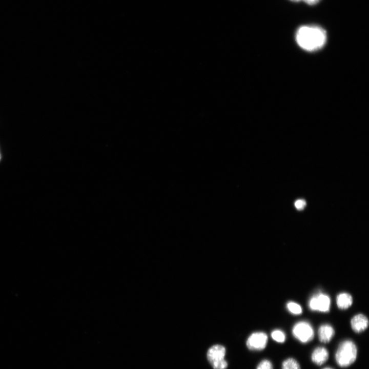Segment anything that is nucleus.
<instances>
[{"label": "nucleus", "mask_w": 369, "mask_h": 369, "mask_svg": "<svg viewBox=\"0 0 369 369\" xmlns=\"http://www.w3.org/2000/svg\"><path fill=\"white\" fill-rule=\"evenodd\" d=\"M326 33L322 27L316 25L300 27L296 32V39L298 45L309 51L321 48L326 41Z\"/></svg>", "instance_id": "f257e3e1"}, {"label": "nucleus", "mask_w": 369, "mask_h": 369, "mask_svg": "<svg viewBox=\"0 0 369 369\" xmlns=\"http://www.w3.org/2000/svg\"><path fill=\"white\" fill-rule=\"evenodd\" d=\"M336 302L339 309L345 310L352 304L353 298L350 294L341 293L337 296Z\"/></svg>", "instance_id": "9d476101"}, {"label": "nucleus", "mask_w": 369, "mask_h": 369, "mask_svg": "<svg viewBox=\"0 0 369 369\" xmlns=\"http://www.w3.org/2000/svg\"><path fill=\"white\" fill-rule=\"evenodd\" d=\"M306 4L310 5H314L317 4L320 0H302Z\"/></svg>", "instance_id": "dca6fc26"}, {"label": "nucleus", "mask_w": 369, "mask_h": 369, "mask_svg": "<svg viewBox=\"0 0 369 369\" xmlns=\"http://www.w3.org/2000/svg\"><path fill=\"white\" fill-rule=\"evenodd\" d=\"M292 334L297 340L303 343L311 341L314 337V330L306 321L296 323L293 327Z\"/></svg>", "instance_id": "20e7f679"}, {"label": "nucleus", "mask_w": 369, "mask_h": 369, "mask_svg": "<svg viewBox=\"0 0 369 369\" xmlns=\"http://www.w3.org/2000/svg\"><path fill=\"white\" fill-rule=\"evenodd\" d=\"M1 158H2V155H1V151H0V161L1 160Z\"/></svg>", "instance_id": "6ab92c4d"}, {"label": "nucleus", "mask_w": 369, "mask_h": 369, "mask_svg": "<svg viewBox=\"0 0 369 369\" xmlns=\"http://www.w3.org/2000/svg\"><path fill=\"white\" fill-rule=\"evenodd\" d=\"M290 1H291L294 2H299L302 0H290Z\"/></svg>", "instance_id": "f3484780"}, {"label": "nucleus", "mask_w": 369, "mask_h": 369, "mask_svg": "<svg viewBox=\"0 0 369 369\" xmlns=\"http://www.w3.org/2000/svg\"><path fill=\"white\" fill-rule=\"evenodd\" d=\"M330 304L331 301L329 296L319 293L310 299L309 306L313 311L326 312L330 310Z\"/></svg>", "instance_id": "39448f33"}, {"label": "nucleus", "mask_w": 369, "mask_h": 369, "mask_svg": "<svg viewBox=\"0 0 369 369\" xmlns=\"http://www.w3.org/2000/svg\"><path fill=\"white\" fill-rule=\"evenodd\" d=\"M357 356V348L355 343L350 340H346L339 344L335 358L339 366L346 367L355 361Z\"/></svg>", "instance_id": "f03ea898"}, {"label": "nucleus", "mask_w": 369, "mask_h": 369, "mask_svg": "<svg viewBox=\"0 0 369 369\" xmlns=\"http://www.w3.org/2000/svg\"><path fill=\"white\" fill-rule=\"evenodd\" d=\"M305 204H306V202H305V200H304L303 199L297 200L295 203V207L298 210L303 209L304 208V207H305Z\"/></svg>", "instance_id": "2eb2a0df"}, {"label": "nucleus", "mask_w": 369, "mask_h": 369, "mask_svg": "<svg viewBox=\"0 0 369 369\" xmlns=\"http://www.w3.org/2000/svg\"><path fill=\"white\" fill-rule=\"evenodd\" d=\"M281 369H301L298 361L293 358H289L282 363Z\"/></svg>", "instance_id": "9b49d317"}, {"label": "nucleus", "mask_w": 369, "mask_h": 369, "mask_svg": "<svg viewBox=\"0 0 369 369\" xmlns=\"http://www.w3.org/2000/svg\"><path fill=\"white\" fill-rule=\"evenodd\" d=\"M329 358V352L324 347L319 346L315 348L311 355L312 362L317 365L324 364Z\"/></svg>", "instance_id": "6e6552de"}, {"label": "nucleus", "mask_w": 369, "mask_h": 369, "mask_svg": "<svg viewBox=\"0 0 369 369\" xmlns=\"http://www.w3.org/2000/svg\"><path fill=\"white\" fill-rule=\"evenodd\" d=\"M271 337L274 340L279 343H283L285 340L284 333L280 330H274L271 333Z\"/></svg>", "instance_id": "f8f14e48"}, {"label": "nucleus", "mask_w": 369, "mask_h": 369, "mask_svg": "<svg viewBox=\"0 0 369 369\" xmlns=\"http://www.w3.org/2000/svg\"><path fill=\"white\" fill-rule=\"evenodd\" d=\"M352 330L357 333L364 331L368 326V320L364 315L359 314L354 316L351 320Z\"/></svg>", "instance_id": "0eeeda50"}, {"label": "nucleus", "mask_w": 369, "mask_h": 369, "mask_svg": "<svg viewBox=\"0 0 369 369\" xmlns=\"http://www.w3.org/2000/svg\"><path fill=\"white\" fill-rule=\"evenodd\" d=\"M288 310L292 314L299 315L302 313V308L300 305L296 302L290 301L286 305Z\"/></svg>", "instance_id": "ddd939ff"}, {"label": "nucleus", "mask_w": 369, "mask_h": 369, "mask_svg": "<svg viewBox=\"0 0 369 369\" xmlns=\"http://www.w3.org/2000/svg\"><path fill=\"white\" fill-rule=\"evenodd\" d=\"M322 369H333V368H331V367H324V368H322Z\"/></svg>", "instance_id": "a211bd4d"}, {"label": "nucleus", "mask_w": 369, "mask_h": 369, "mask_svg": "<svg viewBox=\"0 0 369 369\" xmlns=\"http://www.w3.org/2000/svg\"><path fill=\"white\" fill-rule=\"evenodd\" d=\"M268 336L263 332H255L252 334L247 341V346L252 351H261L266 346Z\"/></svg>", "instance_id": "423d86ee"}, {"label": "nucleus", "mask_w": 369, "mask_h": 369, "mask_svg": "<svg viewBox=\"0 0 369 369\" xmlns=\"http://www.w3.org/2000/svg\"><path fill=\"white\" fill-rule=\"evenodd\" d=\"M335 334L333 327L329 324L321 325L318 331V338L320 342L326 343L329 342Z\"/></svg>", "instance_id": "1a4fd4ad"}, {"label": "nucleus", "mask_w": 369, "mask_h": 369, "mask_svg": "<svg viewBox=\"0 0 369 369\" xmlns=\"http://www.w3.org/2000/svg\"><path fill=\"white\" fill-rule=\"evenodd\" d=\"M225 348L216 344L211 347L207 352V358L214 369H226L228 363L224 359Z\"/></svg>", "instance_id": "7ed1b4c3"}, {"label": "nucleus", "mask_w": 369, "mask_h": 369, "mask_svg": "<svg viewBox=\"0 0 369 369\" xmlns=\"http://www.w3.org/2000/svg\"><path fill=\"white\" fill-rule=\"evenodd\" d=\"M256 369H273V367L270 361L265 359L259 363Z\"/></svg>", "instance_id": "4468645a"}]
</instances>
